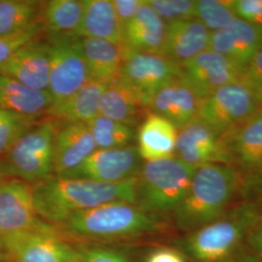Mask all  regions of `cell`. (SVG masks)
<instances>
[{"mask_svg": "<svg viewBox=\"0 0 262 262\" xmlns=\"http://www.w3.org/2000/svg\"><path fill=\"white\" fill-rule=\"evenodd\" d=\"M136 177L108 184L51 176L32 185L36 214L48 224L58 226L77 212L106 203L124 201L135 204Z\"/></svg>", "mask_w": 262, "mask_h": 262, "instance_id": "6da1fadb", "label": "cell"}, {"mask_svg": "<svg viewBox=\"0 0 262 262\" xmlns=\"http://www.w3.org/2000/svg\"><path fill=\"white\" fill-rule=\"evenodd\" d=\"M57 227L74 241L98 243L158 234L167 228L162 216L147 213L124 201L77 212Z\"/></svg>", "mask_w": 262, "mask_h": 262, "instance_id": "7a4b0ae2", "label": "cell"}, {"mask_svg": "<svg viewBox=\"0 0 262 262\" xmlns=\"http://www.w3.org/2000/svg\"><path fill=\"white\" fill-rule=\"evenodd\" d=\"M242 180L234 166L211 163L198 167L186 196L171 214L176 228L186 234L221 217L233 206Z\"/></svg>", "mask_w": 262, "mask_h": 262, "instance_id": "3957f363", "label": "cell"}, {"mask_svg": "<svg viewBox=\"0 0 262 262\" xmlns=\"http://www.w3.org/2000/svg\"><path fill=\"white\" fill-rule=\"evenodd\" d=\"M262 213V202L243 200L208 225L186 233L176 249L191 262H228L246 243Z\"/></svg>", "mask_w": 262, "mask_h": 262, "instance_id": "277c9868", "label": "cell"}, {"mask_svg": "<svg viewBox=\"0 0 262 262\" xmlns=\"http://www.w3.org/2000/svg\"><path fill=\"white\" fill-rule=\"evenodd\" d=\"M196 169L175 156L143 162L136 177L135 205L154 215L172 214L186 196Z\"/></svg>", "mask_w": 262, "mask_h": 262, "instance_id": "5b68a950", "label": "cell"}, {"mask_svg": "<svg viewBox=\"0 0 262 262\" xmlns=\"http://www.w3.org/2000/svg\"><path fill=\"white\" fill-rule=\"evenodd\" d=\"M60 122L47 117L24 134L5 155V177L34 185L54 176L55 139Z\"/></svg>", "mask_w": 262, "mask_h": 262, "instance_id": "8992f818", "label": "cell"}, {"mask_svg": "<svg viewBox=\"0 0 262 262\" xmlns=\"http://www.w3.org/2000/svg\"><path fill=\"white\" fill-rule=\"evenodd\" d=\"M261 108V96L239 81L222 86L202 99L196 117L225 136Z\"/></svg>", "mask_w": 262, "mask_h": 262, "instance_id": "52a82bcc", "label": "cell"}, {"mask_svg": "<svg viewBox=\"0 0 262 262\" xmlns=\"http://www.w3.org/2000/svg\"><path fill=\"white\" fill-rule=\"evenodd\" d=\"M50 52L49 92L54 103L75 94L89 80L82 38L77 35L48 37Z\"/></svg>", "mask_w": 262, "mask_h": 262, "instance_id": "ba28073f", "label": "cell"}, {"mask_svg": "<svg viewBox=\"0 0 262 262\" xmlns=\"http://www.w3.org/2000/svg\"><path fill=\"white\" fill-rule=\"evenodd\" d=\"M2 241L13 262H69L75 257L71 241L56 225L44 221L31 230Z\"/></svg>", "mask_w": 262, "mask_h": 262, "instance_id": "9c48e42d", "label": "cell"}, {"mask_svg": "<svg viewBox=\"0 0 262 262\" xmlns=\"http://www.w3.org/2000/svg\"><path fill=\"white\" fill-rule=\"evenodd\" d=\"M119 77L139 94L147 109L154 94L181 77V66L162 55L124 50Z\"/></svg>", "mask_w": 262, "mask_h": 262, "instance_id": "30bf717a", "label": "cell"}, {"mask_svg": "<svg viewBox=\"0 0 262 262\" xmlns=\"http://www.w3.org/2000/svg\"><path fill=\"white\" fill-rule=\"evenodd\" d=\"M142 160L135 145L97 149L79 166L57 177L116 184L136 177L143 164Z\"/></svg>", "mask_w": 262, "mask_h": 262, "instance_id": "8fae6325", "label": "cell"}, {"mask_svg": "<svg viewBox=\"0 0 262 262\" xmlns=\"http://www.w3.org/2000/svg\"><path fill=\"white\" fill-rule=\"evenodd\" d=\"M243 67L213 51L206 50L181 66V80L202 100L217 89L241 80Z\"/></svg>", "mask_w": 262, "mask_h": 262, "instance_id": "7c38bea8", "label": "cell"}, {"mask_svg": "<svg viewBox=\"0 0 262 262\" xmlns=\"http://www.w3.org/2000/svg\"><path fill=\"white\" fill-rule=\"evenodd\" d=\"M33 203L32 185L16 178L0 183V238L31 230L41 225Z\"/></svg>", "mask_w": 262, "mask_h": 262, "instance_id": "4fadbf2b", "label": "cell"}, {"mask_svg": "<svg viewBox=\"0 0 262 262\" xmlns=\"http://www.w3.org/2000/svg\"><path fill=\"white\" fill-rule=\"evenodd\" d=\"M175 157L195 168L211 163L230 165L223 136L197 117L179 129Z\"/></svg>", "mask_w": 262, "mask_h": 262, "instance_id": "5bb4252c", "label": "cell"}, {"mask_svg": "<svg viewBox=\"0 0 262 262\" xmlns=\"http://www.w3.org/2000/svg\"><path fill=\"white\" fill-rule=\"evenodd\" d=\"M0 74L8 76L30 89L49 92L50 52L41 38L19 50L0 64Z\"/></svg>", "mask_w": 262, "mask_h": 262, "instance_id": "9a60e30c", "label": "cell"}, {"mask_svg": "<svg viewBox=\"0 0 262 262\" xmlns=\"http://www.w3.org/2000/svg\"><path fill=\"white\" fill-rule=\"evenodd\" d=\"M262 47V27L236 18L221 30L211 32L210 51L231 59L245 67Z\"/></svg>", "mask_w": 262, "mask_h": 262, "instance_id": "2e32d148", "label": "cell"}, {"mask_svg": "<svg viewBox=\"0 0 262 262\" xmlns=\"http://www.w3.org/2000/svg\"><path fill=\"white\" fill-rule=\"evenodd\" d=\"M200 102L194 91L179 78L154 94L147 109L167 120L179 130L196 117Z\"/></svg>", "mask_w": 262, "mask_h": 262, "instance_id": "e0dca14e", "label": "cell"}, {"mask_svg": "<svg viewBox=\"0 0 262 262\" xmlns=\"http://www.w3.org/2000/svg\"><path fill=\"white\" fill-rule=\"evenodd\" d=\"M223 138L230 165L244 174L257 168L262 163V108Z\"/></svg>", "mask_w": 262, "mask_h": 262, "instance_id": "ac0fdd59", "label": "cell"}, {"mask_svg": "<svg viewBox=\"0 0 262 262\" xmlns=\"http://www.w3.org/2000/svg\"><path fill=\"white\" fill-rule=\"evenodd\" d=\"M167 24L142 0L130 23L122 31L124 50L162 55Z\"/></svg>", "mask_w": 262, "mask_h": 262, "instance_id": "d6986e66", "label": "cell"}, {"mask_svg": "<svg viewBox=\"0 0 262 262\" xmlns=\"http://www.w3.org/2000/svg\"><path fill=\"white\" fill-rule=\"evenodd\" d=\"M96 150L88 123H60L55 139L54 175L76 168Z\"/></svg>", "mask_w": 262, "mask_h": 262, "instance_id": "ffe728a7", "label": "cell"}, {"mask_svg": "<svg viewBox=\"0 0 262 262\" xmlns=\"http://www.w3.org/2000/svg\"><path fill=\"white\" fill-rule=\"evenodd\" d=\"M211 31L196 18L167 24L162 56L179 66L209 49Z\"/></svg>", "mask_w": 262, "mask_h": 262, "instance_id": "44dd1931", "label": "cell"}, {"mask_svg": "<svg viewBox=\"0 0 262 262\" xmlns=\"http://www.w3.org/2000/svg\"><path fill=\"white\" fill-rule=\"evenodd\" d=\"M54 103L50 92L30 89L19 81L0 74V109L33 119L47 115Z\"/></svg>", "mask_w": 262, "mask_h": 262, "instance_id": "7402d4cb", "label": "cell"}, {"mask_svg": "<svg viewBox=\"0 0 262 262\" xmlns=\"http://www.w3.org/2000/svg\"><path fill=\"white\" fill-rule=\"evenodd\" d=\"M178 129L167 120L150 113L137 132V148L145 161L169 159L175 156Z\"/></svg>", "mask_w": 262, "mask_h": 262, "instance_id": "603a6c76", "label": "cell"}, {"mask_svg": "<svg viewBox=\"0 0 262 262\" xmlns=\"http://www.w3.org/2000/svg\"><path fill=\"white\" fill-rule=\"evenodd\" d=\"M145 110L139 94L120 77L108 84L99 104L100 116L132 128L140 122Z\"/></svg>", "mask_w": 262, "mask_h": 262, "instance_id": "cb8c5ba5", "label": "cell"}, {"mask_svg": "<svg viewBox=\"0 0 262 262\" xmlns=\"http://www.w3.org/2000/svg\"><path fill=\"white\" fill-rule=\"evenodd\" d=\"M107 85L105 83L89 80L67 99L52 105L46 116L60 123H88L99 115L100 99Z\"/></svg>", "mask_w": 262, "mask_h": 262, "instance_id": "d4e9b609", "label": "cell"}, {"mask_svg": "<svg viewBox=\"0 0 262 262\" xmlns=\"http://www.w3.org/2000/svg\"><path fill=\"white\" fill-rule=\"evenodd\" d=\"M82 48L90 80L110 84L120 76L122 46L102 39L82 38Z\"/></svg>", "mask_w": 262, "mask_h": 262, "instance_id": "484cf974", "label": "cell"}, {"mask_svg": "<svg viewBox=\"0 0 262 262\" xmlns=\"http://www.w3.org/2000/svg\"><path fill=\"white\" fill-rule=\"evenodd\" d=\"M83 1L84 15L78 36L102 39L122 46V28L114 9L112 0Z\"/></svg>", "mask_w": 262, "mask_h": 262, "instance_id": "4316f807", "label": "cell"}, {"mask_svg": "<svg viewBox=\"0 0 262 262\" xmlns=\"http://www.w3.org/2000/svg\"><path fill=\"white\" fill-rule=\"evenodd\" d=\"M83 15V0H52L44 2L40 21L48 37L78 36Z\"/></svg>", "mask_w": 262, "mask_h": 262, "instance_id": "83f0119b", "label": "cell"}, {"mask_svg": "<svg viewBox=\"0 0 262 262\" xmlns=\"http://www.w3.org/2000/svg\"><path fill=\"white\" fill-rule=\"evenodd\" d=\"M44 2L35 0L0 1V36L15 33L40 19Z\"/></svg>", "mask_w": 262, "mask_h": 262, "instance_id": "f1b7e54d", "label": "cell"}, {"mask_svg": "<svg viewBox=\"0 0 262 262\" xmlns=\"http://www.w3.org/2000/svg\"><path fill=\"white\" fill-rule=\"evenodd\" d=\"M97 149H118L132 145L136 134L134 128L107 119L103 116H96L88 122Z\"/></svg>", "mask_w": 262, "mask_h": 262, "instance_id": "f546056e", "label": "cell"}, {"mask_svg": "<svg viewBox=\"0 0 262 262\" xmlns=\"http://www.w3.org/2000/svg\"><path fill=\"white\" fill-rule=\"evenodd\" d=\"M195 18L209 31L215 32L228 27L237 17L232 8V1L197 0Z\"/></svg>", "mask_w": 262, "mask_h": 262, "instance_id": "4dcf8cb0", "label": "cell"}, {"mask_svg": "<svg viewBox=\"0 0 262 262\" xmlns=\"http://www.w3.org/2000/svg\"><path fill=\"white\" fill-rule=\"evenodd\" d=\"M78 262H132L120 249L106 243L71 241Z\"/></svg>", "mask_w": 262, "mask_h": 262, "instance_id": "1f68e13d", "label": "cell"}, {"mask_svg": "<svg viewBox=\"0 0 262 262\" xmlns=\"http://www.w3.org/2000/svg\"><path fill=\"white\" fill-rule=\"evenodd\" d=\"M37 119L8 112L0 117V156H5L19 138L31 129Z\"/></svg>", "mask_w": 262, "mask_h": 262, "instance_id": "d6a6232c", "label": "cell"}, {"mask_svg": "<svg viewBox=\"0 0 262 262\" xmlns=\"http://www.w3.org/2000/svg\"><path fill=\"white\" fill-rule=\"evenodd\" d=\"M44 32L40 19L15 33L0 36V64L8 60L19 50L41 38Z\"/></svg>", "mask_w": 262, "mask_h": 262, "instance_id": "836d02e7", "label": "cell"}, {"mask_svg": "<svg viewBox=\"0 0 262 262\" xmlns=\"http://www.w3.org/2000/svg\"><path fill=\"white\" fill-rule=\"evenodd\" d=\"M146 2L166 24L195 18V1L146 0Z\"/></svg>", "mask_w": 262, "mask_h": 262, "instance_id": "e575fe53", "label": "cell"}, {"mask_svg": "<svg viewBox=\"0 0 262 262\" xmlns=\"http://www.w3.org/2000/svg\"><path fill=\"white\" fill-rule=\"evenodd\" d=\"M240 81L262 97V47L244 67Z\"/></svg>", "mask_w": 262, "mask_h": 262, "instance_id": "d590c367", "label": "cell"}, {"mask_svg": "<svg viewBox=\"0 0 262 262\" xmlns=\"http://www.w3.org/2000/svg\"><path fill=\"white\" fill-rule=\"evenodd\" d=\"M232 8L237 18L262 27V0H234Z\"/></svg>", "mask_w": 262, "mask_h": 262, "instance_id": "8d00e7d4", "label": "cell"}, {"mask_svg": "<svg viewBox=\"0 0 262 262\" xmlns=\"http://www.w3.org/2000/svg\"><path fill=\"white\" fill-rule=\"evenodd\" d=\"M240 194L246 201L262 202V163L257 168L243 174Z\"/></svg>", "mask_w": 262, "mask_h": 262, "instance_id": "74e56055", "label": "cell"}, {"mask_svg": "<svg viewBox=\"0 0 262 262\" xmlns=\"http://www.w3.org/2000/svg\"><path fill=\"white\" fill-rule=\"evenodd\" d=\"M141 1L142 0H112L113 6L122 31L134 17Z\"/></svg>", "mask_w": 262, "mask_h": 262, "instance_id": "f35d334b", "label": "cell"}, {"mask_svg": "<svg viewBox=\"0 0 262 262\" xmlns=\"http://www.w3.org/2000/svg\"><path fill=\"white\" fill-rule=\"evenodd\" d=\"M186 256L177 249L158 247L146 254L144 262H187Z\"/></svg>", "mask_w": 262, "mask_h": 262, "instance_id": "ab89813d", "label": "cell"}, {"mask_svg": "<svg viewBox=\"0 0 262 262\" xmlns=\"http://www.w3.org/2000/svg\"><path fill=\"white\" fill-rule=\"evenodd\" d=\"M245 245L262 259V213L249 230Z\"/></svg>", "mask_w": 262, "mask_h": 262, "instance_id": "60d3db41", "label": "cell"}, {"mask_svg": "<svg viewBox=\"0 0 262 262\" xmlns=\"http://www.w3.org/2000/svg\"><path fill=\"white\" fill-rule=\"evenodd\" d=\"M228 262H262V259L257 255H255L253 252H251L245 245L243 248L235 254L234 257Z\"/></svg>", "mask_w": 262, "mask_h": 262, "instance_id": "b9f144b4", "label": "cell"}, {"mask_svg": "<svg viewBox=\"0 0 262 262\" xmlns=\"http://www.w3.org/2000/svg\"><path fill=\"white\" fill-rule=\"evenodd\" d=\"M10 260L9 254L7 253L2 239L0 238V262H8Z\"/></svg>", "mask_w": 262, "mask_h": 262, "instance_id": "7bdbcfd3", "label": "cell"}, {"mask_svg": "<svg viewBox=\"0 0 262 262\" xmlns=\"http://www.w3.org/2000/svg\"><path fill=\"white\" fill-rule=\"evenodd\" d=\"M4 177H5V175H4V172H3V168H2V165H1V161H0V183L4 180Z\"/></svg>", "mask_w": 262, "mask_h": 262, "instance_id": "ee69618b", "label": "cell"}, {"mask_svg": "<svg viewBox=\"0 0 262 262\" xmlns=\"http://www.w3.org/2000/svg\"><path fill=\"white\" fill-rule=\"evenodd\" d=\"M4 113H5V110H1V109H0V117H1Z\"/></svg>", "mask_w": 262, "mask_h": 262, "instance_id": "f6af8a7d", "label": "cell"}, {"mask_svg": "<svg viewBox=\"0 0 262 262\" xmlns=\"http://www.w3.org/2000/svg\"><path fill=\"white\" fill-rule=\"evenodd\" d=\"M69 262H78L77 261V259H76V257H74V258H73V259H71V260H70V261Z\"/></svg>", "mask_w": 262, "mask_h": 262, "instance_id": "bcb514c9", "label": "cell"}, {"mask_svg": "<svg viewBox=\"0 0 262 262\" xmlns=\"http://www.w3.org/2000/svg\"><path fill=\"white\" fill-rule=\"evenodd\" d=\"M8 262H13V261H12V260H9V261H8Z\"/></svg>", "mask_w": 262, "mask_h": 262, "instance_id": "7dc6e473", "label": "cell"}]
</instances>
